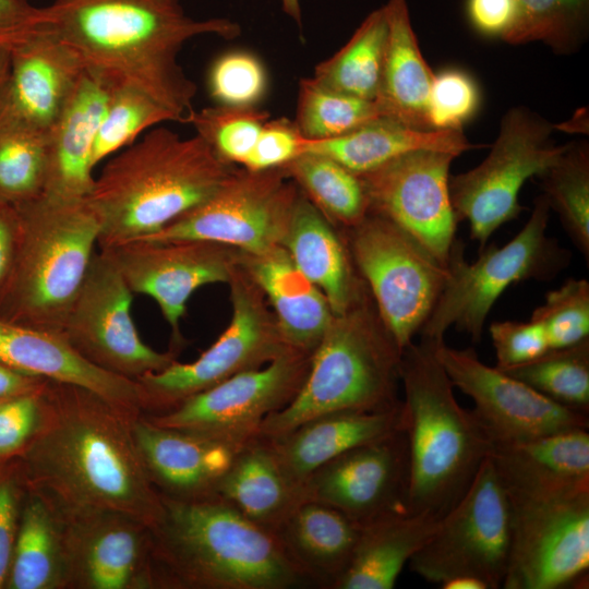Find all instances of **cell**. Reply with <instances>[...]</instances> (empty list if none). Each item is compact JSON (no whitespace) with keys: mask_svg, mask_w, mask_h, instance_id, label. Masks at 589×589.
Masks as SVG:
<instances>
[{"mask_svg":"<svg viewBox=\"0 0 589 589\" xmlns=\"http://www.w3.org/2000/svg\"><path fill=\"white\" fill-rule=\"evenodd\" d=\"M40 395L26 455L38 493L63 515L113 513L155 528L164 505L134 440L137 416L73 385L46 381Z\"/></svg>","mask_w":589,"mask_h":589,"instance_id":"cell-1","label":"cell"},{"mask_svg":"<svg viewBox=\"0 0 589 589\" xmlns=\"http://www.w3.org/2000/svg\"><path fill=\"white\" fill-rule=\"evenodd\" d=\"M44 25L68 44L84 65L113 82L132 85L184 121L196 86L178 56L190 39L216 35L233 39L237 22L195 20L179 0H56Z\"/></svg>","mask_w":589,"mask_h":589,"instance_id":"cell-2","label":"cell"},{"mask_svg":"<svg viewBox=\"0 0 589 589\" xmlns=\"http://www.w3.org/2000/svg\"><path fill=\"white\" fill-rule=\"evenodd\" d=\"M237 169L197 134L155 127L106 160L87 201L99 249L153 235L212 195Z\"/></svg>","mask_w":589,"mask_h":589,"instance_id":"cell-3","label":"cell"},{"mask_svg":"<svg viewBox=\"0 0 589 589\" xmlns=\"http://www.w3.org/2000/svg\"><path fill=\"white\" fill-rule=\"evenodd\" d=\"M161 498L163 517L151 529L156 585L189 589H289L305 585L274 533L221 497L161 494Z\"/></svg>","mask_w":589,"mask_h":589,"instance_id":"cell-4","label":"cell"},{"mask_svg":"<svg viewBox=\"0 0 589 589\" xmlns=\"http://www.w3.org/2000/svg\"><path fill=\"white\" fill-rule=\"evenodd\" d=\"M436 344L424 338L409 344L399 373L409 445L406 509L443 518L489 457L492 440L472 410L457 402L454 385L435 356Z\"/></svg>","mask_w":589,"mask_h":589,"instance_id":"cell-5","label":"cell"},{"mask_svg":"<svg viewBox=\"0 0 589 589\" xmlns=\"http://www.w3.org/2000/svg\"><path fill=\"white\" fill-rule=\"evenodd\" d=\"M401 353L368 289L346 312L333 316L300 390L288 406L263 420L259 436L277 438L333 412L400 406Z\"/></svg>","mask_w":589,"mask_h":589,"instance_id":"cell-6","label":"cell"},{"mask_svg":"<svg viewBox=\"0 0 589 589\" xmlns=\"http://www.w3.org/2000/svg\"><path fill=\"white\" fill-rule=\"evenodd\" d=\"M17 209L19 238L0 318L62 332L98 247V217L87 199L41 195Z\"/></svg>","mask_w":589,"mask_h":589,"instance_id":"cell-7","label":"cell"},{"mask_svg":"<svg viewBox=\"0 0 589 589\" xmlns=\"http://www.w3.org/2000/svg\"><path fill=\"white\" fill-rule=\"evenodd\" d=\"M550 211L545 196H538L516 237L501 248L486 244L471 264L465 259L464 243L455 240L447 260V280L420 330L421 338L442 342L448 328L455 326L478 342L492 306L512 284L552 279L565 268L569 253L546 236Z\"/></svg>","mask_w":589,"mask_h":589,"instance_id":"cell-8","label":"cell"},{"mask_svg":"<svg viewBox=\"0 0 589 589\" xmlns=\"http://www.w3.org/2000/svg\"><path fill=\"white\" fill-rule=\"evenodd\" d=\"M348 230V250L380 317L401 350L412 342L448 277L417 239L374 213Z\"/></svg>","mask_w":589,"mask_h":589,"instance_id":"cell-9","label":"cell"},{"mask_svg":"<svg viewBox=\"0 0 589 589\" xmlns=\"http://www.w3.org/2000/svg\"><path fill=\"white\" fill-rule=\"evenodd\" d=\"M554 125L525 107L509 109L489 155L474 168L449 177V195L457 223L469 224L470 238L482 250L505 223L522 212L519 191L563 153L566 144L552 139Z\"/></svg>","mask_w":589,"mask_h":589,"instance_id":"cell-10","label":"cell"},{"mask_svg":"<svg viewBox=\"0 0 589 589\" xmlns=\"http://www.w3.org/2000/svg\"><path fill=\"white\" fill-rule=\"evenodd\" d=\"M228 284L232 314L217 340L195 361H175L136 380L145 411L166 412L236 374L266 365L292 348L285 340L263 291L242 263Z\"/></svg>","mask_w":589,"mask_h":589,"instance_id":"cell-11","label":"cell"},{"mask_svg":"<svg viewBox=\"0 0 589 589\" xmlns=\"http://www.w3.org/2000/svg\"><path fill=\"white\" fill-rule=\"evenodd\" d=\"M510 538L509 498L488 457L464 496L409 560V568L438 585L472 576L489 589H498L507 570Z\"/></svg>","mask_w":589,"mask_h":589,"instance_id":"cell-12","label":"cell"},{"mask_svg":"<svg viewBox=\"0 0 589 589\" xmlns=\"http://www.w3.org/2000/svg\"><path fill=\"white\" fill-rule=\"evenodd\" d=\"M300 190L280 168H237L206 200L147 240H204L257 254L283 245ZM133 241V240H132Z\"/></svg>","mask_w":589,"mask_h":589,"instance_id":"cell-13","label":"cell"},{"mask_svg":"<svg viewBox=\"0 0 589 589\" xmlns=\"http://www.w3.org/2000/svg\"><path fill=\"white\" fill-rule=\"evenodd\" d=\"M133 296L110 252L99 249L61 333L95 365L136 381L167 368L178 354L143 341L131 315Z\"/></svg>","mask_w":589,"mask_h":589,"instance_id":"cell-14","label":"cell"},{"mask_svg":"<svg viewBox=\"0 0 589 589\" xmlns=\"http://www.w3.org/2000/svg\"><path fill=\"white\" fill-rule=\"evenodd\" d=\"M312 353L289 348L264 366L236 374L166 412L146 418L184 432L251 441L267 416L296 397L309 373Z\"/></svg>","mask_w":589,"mask_h":589,"instance_id":"cell-15","label":"cell"},{"mask_svg":"<svg viewBox=\"0 0 589 589\" xmlns=\"http://www.w3.org/2000/svg\"><path fill=\"white\" fill-rule=\"evenodd\" d=\"M508 498L512 538L502 588L562 589L584 585L589 570V494Z\"/></svg>","mask_w":589,"mask_h":589,"instance_id":"cell-16","label":"cell"},{"mask_svg":"<svg viewBox=\"0 0 589 589\" xmlns=\"http://www.w3.org/2000/svg\"><path fill=\"white\" fill-rule=\"evenodd\" d=\"M456 157L416 149L358 175L369 212L402 228L445 264L458 224L449 195V168Z\"/></svg>","mask_w":589,"mask_h":589,"instance_id":"cell-17","label":"cell"},{"mask_svg":"<svg viewBox=\"0 0 589 589\" xmlns=\"http://www.w3.org/2000/svg\"><path fill=\"white\" fill-rule=\"evenodd\" d=\"M134 294L151 297L171 330L170 350L184 345L180 322L193 292L206 285L229 283L242 262V252L204 240L136 239L110 249Z\"/></svg>","mask_w":589,"mask_h":589,"instance_id":"cell-18","label":"cell"},{"mask_svg":"<svg viewBox=\"0 0 589 589\" xmlns=\"http://www.w3.org/2000/svg\"><path fill=\"white\" fill-rule=\"evenodd\" d=\"M435 356L454 387L474 401L473 414L492 443L527 441L572 429H588V414L561 406L524 382L483 363L472 348L445 341Z\"/></svg>","mask_w":589,"mask_h":589,"instance_id":"cell-19","label":"cell"},{"mask_svg":"<svg viewBox=\"0 0 589 589\" xmlns=\"http://www.w3.org/2000/svg\"><path fill=\"white\" fill-rule=\"evenodd\" d=\"M408 483L409 445L404 426L322 465L304 481L303 493L363 526L406 509Z\"/></svg>","mask_w":589,"mask_h":589,"instance_id":"cell-20","label":"cell"},{"mask_svg":"<svg viewBox=\"0 0 589 589\" xmlns=\"http://www.w3.org/2000/svg\"><path fill=\"white\" fill-rule=\"evenodd\" d=\"M61 516L68 585L89 589L156 585L149 528L113 513Z\"/></svg>","mask_w":589,"mask_h":589,"instance_id":"cell-21","label":"cell"},{"mask_svg":"<svg viewBox=\"0 0 589 589\" xmlns=\"http://www.w3.org/2000/svg\"><path fill=\"white\" fill-rule=\"evenodd\" d=\"M0 362L26 375L85 388L131 414L145 411L136 381L95 365L61 332L0 318Z\"/></svg>","mask_w":589,"mask_h":589,"instance_id":"cell-22","label":"cell"},{"mask_svg":"<svg viewBox=\"0 0 589 589\" xmlns=\"http://www.w3.org/2000/svg\"><path fill=\"white\" fill-rule=\"evenodd\" d=\"M84 70L77 53L43 25L10 48L4 110L48 133Z\"/></svg>","mask_w":589,"mask_h":589,"instance_id":"cell-23","label":"cell"},{"mask_svg":"<svg viewBox=\"0 0 589 589\" xmlns=\"http://www.w3.org/2000/svg\"><path fill=\"white\" fill-rule=\"evenodd\" d=\"M132 431L152 482L161 494L177 498L216 495L220 480L250 442L160 426L142 414L133 419Z\"/></svg>","mask_w":589,"mask_h":589,"instance_id":"cell-24","label":"cell"},{"mask_svg":"<svg viewBox=\"0 0 589 589\" xmlns=\"http://www.w3.org/2000/svg\"><path fill=\"white\" fill-rule=\"evenodd\" d=\"M489 458L512 497L550 500L589 494L588 429L492 443Z\"/></svg>","mask_w":589,"mask_h":589,"instance_id":"cell-25","label":"cell"},{"mask_svg":"<svg viewBox=\"0 0 589 589\" xmlns=\"http://www.w3.org/2000/svg\"><path fill=\"white\" fill-rule=\"evenodd\" d=\"M113 81L85 67L59 118L48 132L45 196L83 200L94 184L93 146Z\"/></svg>","mask_w":589,"mask_h":589,"instance_id":"cell-26","label":"cell"},{"mask_svg":"<svg viewBox=\"0 0 589 589\" xmlns=\"http://www.w3.org/2000/svg\"><path fill=\"white\" fill-rule=\"evenodd\" d=\"M361 526L334 507L303 500L273 531L305 585L334 589L346 572Z\"/></svg>","mask_w":589,"mask_h":589,"instance_id":"cell-27","label":"cell"},{"mask_svg":"<svg viewBox=\"0 0 589 589\" xmlns=\"http://www.w3.org/2000/svg\"><path fill=\"white\" fill-rule=\"evenodd\" d=\"M405 426L404 404L382 411H339L311 419L287 434L268 440L286 472L303 485L318 467L357 446ZM264 438V437H263Z\"/></svg>","mask_w":589,"mask_h":589,"instance_id":"cell-28","label":"cell"},{"mask_svg":"<svg viewBox=\"0 0 589 589\" xmlns=\"http://www.w3.org/2000/svg\"><path fill=\"white\" fill-rule=\"evenodd\" d=\"M242 266L271 304L287 344L313 352L334 316L325 294L283 245L257 254L242 252Z\"/></svg>","mask_w":589,"mask_h":589,"instance_id":"cell-29","label":"cell"},{"mask_svg":"<svg viewBox=\"0 0 589 589\" xmlns=\"http://www.w3.org/2000/svg\"><path fill=\"white\" fill-rule=\"evenodd\" d=\"M283 247L302 274L325 294L334 315L346 312L368 291L348 247L301 191Z\"/></svg>","mask_w":589,"mask_h":589,"instance_id":"cell-30","label":"cell"},{"mask_svg":"<svg viewBox=\"0 0 589 589\" xmlns=\"http://www.w3.org/2000/svg\"><path fill=\"white\" fill-rule=\"evenodd\" d=\"M383 9L388 31L374 103L383 117L417 130L434 131L428 108L435 74L419 48L407 2L388 0Z\"/></svg>","mask_w":589,"mask_h":589,"instance_id":"cell-31","label":"cell"},{"mask_svg":"<svg viewBox=\"0 0 589 589\" xmlns=\"http://www.w3.org/2000/svg\"><path fill=\"white\" fill-rule=\"evenodd\" d=\"M442 518L399 509L361 526L351 561L334 589H392Z\"/></svg>","mask_w":589,"mask_h":589,"instance_id":"cell-32","label":"cell"},{"mask_svg":"<svg viewBox=\"0 0 589 589\" xmlns=\"http://www.w3.org/2000/svg\"><path fill=\"white\" fill-rule=\"evenodd\" d=\"M216 495L271 532L305 500L303 485L286 474L268 441L259 435L239 452Z\"/></svg>","mask_w":589,"mask_h":589,"instance_id":"cell-33","label":"cell"},{"mask_svg":"<svg viewBox=\"0 0 589 589\" xmlns=\"http://www.w3.org/2000/svg\"><path fill=\"white\" fill-rule=\"evenodd\" d=\"M473 147L462 130H417L380 116L339 137L308 140L303 152L328 156L352 172L361 175L416 149L444 151L459 156Z\"/></svg>","mask_w":589,"mask_h":589,"instance_id":"cell-34","label":"cell"},{"mask_svg":"<svg viewBox=\"0 0 589 589\" xmlns=\"http://www.w3.org/2000/svg\"><path fill=\"white\" fill-rule=\"evenodd\" d=\"M67 585L63 520L59 510L37 492L23 508L5 587L55 589Z\"/></svg>","mask_w":589,"mask_h":589,"instance_id":"cell-35","label":"cell"},{"mask_svg":"<svg viewBox=\"0 0 589 589\" xmlns=\"http://www.w3.org/2000/svg\"><path fill=\"white\" fill-rule=\"evenodd\" d=\"M387 31L385 12L381 7L368 14L336 53L315 67L312 77L334 92L374 101Z\"/></svg>","mask_w":589,"mask_h":589,"instance_id":"cell-36","label":"cell"},{"mask_svg":"<svg viewBox=\"0 0 589 589\" xmlns=\"http://www.w3.org/2000/svg\"><path fill=\"white\" fill-rule=\"evenodd\" d=\"M329 221L349 229L369 213L359 176L333 158L303 152L283 167Z\"/></svg>","mask_w":589,"mask_h":589,"instance_id":"cell-37","label":"cell"},{"mask_svg":"<svg viewBox=\"0 0 589 589\" xmlns=\"http://www.w3.org/2000/svg\"><path fill=\"white\" fill-rule=\"evenodd\" d=\"M48 166V133L0 115V203L23 206L41 196Z\"/></svg>","mask_w":589,"mask_h":589,"instance_id":"cell-38","label":"cell"},{"mask_svg":"<svg viewBox=\"0 0 589 589\" xmlns=\"http://www.w3.org/2000/svg\"><path fill=\"white\" fill-rule=\"evenodd\" d=\"M513 21L502 36L512 45L541 41L557 55H570L587 37L589 0H513Z\"/></svg>","mask_w":589,"mask_h":589,"instance_id":"cell-39","label":"cell"},{"mask_svg":"<svg viewBox=\"0 0 589 589\" xmlns=\"http://www.w3.org/2000/svg\"><path fill=\"white\" fill-rule=\"evenodd\" d=\"M541 189L575 247L589 260V145L566 144L563 153L540 176Z\"/></svg>","mask_w":589,"mask_h":589,"instance_id":"cell-40","label":"cell"},{"mask_svg":"<svg viewBox=\"0 0 589 589\" xmlns=\"http://www.w3.org/2000/svg\"><path fill=\"white\" fill-rule=\"evenodd\" d=\"M502 371L561 406L589 412V338Z\"/></svg>","mask_w":589,"mask_h":589,"instance_id":"cell-41","label":"cell"},{"mask_svg":"<svg viewBox=\"0 0 589 589\" xmlns=\"http://www.w3.org/2000/svg\"><path fill=\"white\" fill-rule=\"evenodd\" d=\"M167 121L178 119L141 89L113 82L93 146L94 167L131 145L143 132Z\"/></svg>","mask_w":589,"mask_h":589,"instance_id":"cell-42","label":"cell"},{"mask_svg":"<svg viewBox=\"0 0 589 589\" xmlns=\"http://www.w3.org/2000/svg\"><path fill=\"white\" fill-rule=\"evenodd\" d=\"M380 116L374 101L334 92L312 76L300 81L294 123L306 140L339 137Z\"/></svg>","mask_w":589,"mask_h":589,"instance_id":"cell-43","label":"cell"},{"mask_svg":"<svg viewBox=\"0 0 589 589\" xmlns=\"http://www.w3.org/2000/svg\"><path fill=\"white\" fill-rule=\"evenodd\" d=\"M268 118L269 113L257 107L215 105L192 109L184 121L224 160L243 167Z\"/></svg>","mask_w":589,"mask_h":589,"instance_id":"cell-44","label":"cell"},{"mask_svg":"<svg viewBox=\"0 0 589 589\" xmlns=\"http://www.w3.org/2000/svg\"><path fill=\"white\" fill-rule=\"evenodd\" d=\"M530 320L539 323L550 349L569 347L589 338V283L568 278L560 288L546 292L543 304Z\"/></svg>","mask_w":589,"mask_h":589,"instance_id":"cell-45","label":"cell"},{"mask_svg":"<svg viewBox=\"0 0 589 589\" xmlns=\"http://www.w3.org/2000/svg\"><path fill=\"white\" fill-rule=\"evenodd\" d=\"M206 84L216 105L257 107L267 93L268 76L256 55L238 49L227 51L213 61Z\"/></svg>","mask_w":589,"mask_h":589,"instance_id":"cell-46","label":"cell"},{"mask_svg":"<svg viewBox=\"0 0 589 589\" xmlns=\"http://www.w3.org/2000/svg\"><path fill=\"white\" fill-rule=\"evenodd\" d=\"M480 94L476 82L467 73L450 69L434 75L428 118L432 130H462L477 112Z\"/></svg>","mask_w":589,"mask_h":589,"instance_id":"cell-47","label":"cell"},{"mask_svg":"<svg viewBox=\"0 0 589 589\" xmlns=\"http://www.w3.org/2000/svg\"><path fill=\"white\" fill-rule=\"evenodd\" d=\"M489 330L495 368L501 370L534 360L550 349L543 327L532 320L493 322Z\"/></svg>","mask_w":589,"mask_h":589,"instance_id":"cell-48","label":"cell"},{"mask_svg":"<svg viewBox=\"0 0 589 589\" xmlns=\"http://www.w3.org/2000/svg\"><path fill=\"white\" fill-rule=\"evenodd\" d=\"M41 388L0 399V458L12 456L27 446L39 430L43 419Z\"/></svg>","mask_w":589,"mask_h":589,"instance_id":"cell-49","label":"cell"},{"mask_svg":"<svg viewBox=\"0 0 589 589\" xmlns=\"http://www.w3.org/2000/svg\"><path fill=\"white\" fill-rule=\"evenodd\" d=\"M306 141L294 121L268 119L242 168L257 171L284 167L302 154Z\"/></svg>","mask_w":589,"mask_h":589,"instance_id":"cell-50","label":"cell"},{"mask_svg":"<svg viewBox=\"0 0 589 589\" xmlns=\"http://www.w3.org/2000/svg\"><path fill=\"white\" fill-rule=\"evenodd\" d=\"M45 8L27 0H0V45L13 47L45 23Z\"/></svg>","mask_w":589,"mask_h":589,"instance_id":"cell-51","label":"cell"},{"mask_svg":"<svg viewBox=\"0 0 589 589\" xmlns=\"http://www.w3.org/2000/svg\"><path fill=\"white\" fill-rule=\"evenodd\" d=\"M17 490L10 479L0 481V588L5 586L19 526Z\"/></svg>","mask_w":589,"mask_h":589,"instance_id":"cell-52","label":"cell"},{"mask_svg":"<svg viewBox=\"0 0 589 589\" xmlns=\"http://www.w3.org/2000/svg\"><path fill=\"white\" fill-rule=\"evenodd\" d=\"M467 14L474 29L490 37H500L514 16L513 0H467Z\"/></svg>","mask_w":589,"mask_h":589,"instance_id":"cell-53","label":"cell"},{"mask_svg":"<svg viewBox=\"0 0 589 589\" xmlns=\"http://www.w3.org/2000/svg\"><path fill=\"white\" fill-rule=\"evenodd\" d=\"M19 230L17 207L0 203V290L4 289L13 266Z\"/></svg>","mask_w":589,"mask_h":589,"instance_id":"cell-54","label":"cell"},{"mask_svg":"<svg viewBox=\"0 0 589 589\" xmlns=\"http://www.w3.org/2000/svg\"><path fill=\"white\" fill-rule=\"evenodd\" d=\"M48 380L26 375L0 362V399L39 390Z\"/></svg>","mask_w":589,"mask_h":589,"instance_id":"cell-55","label":"cell"},{"mask_svg":"<svg viewBox=\"0 0 589 589\" xmlns=\"http://www.w3.org/2000/svg\"><path fill=\"white\" fill-rule=\"evenodd\" d=\"M10 73V48L0 45V115L4 107Z\"/></svg>","mask_w":589,"mask_h":589,"instance_id":"cell-56","label":"cell"},{"mask_svg":"<svg viewBox=\"0 0 589 589\" xmlns=\"http://www.w3.org/2000/svg\"><path fill=\"white\" fill-rule=\"evenodd\" d=\"M442 589H489L481 579L472 576H457L440 584Z\"/></svg>","mask_w":589,"mask_h":589,"instance_id":"cell-57","label":"cell"},{"mask_svg":"<svg viewBox=\"0 0 589 589\" xmlns=\"http://www.w3.org/2000/svg\"><path fill=\"white\" fill-rule=\"evenodd\" d=\"M554 129H560L568 132L588 133V116L587 109L578 110L575 116L561 125H554Z\"/></svg>","mask_w":589,"mask_h":589,"instance_id":"cell-58","label":"cell"},{"mask_svg":"<svg viewBox=\"0 0 589 589\" xmlns=\"http://www.w3.org/2000/svg\"><path fill=\"white\" fill-rule=\"evenodd\" d=\"M281 8L285 14L292 19L299 27L302 24L300 0H280Z\"/></svg>","mask_w":589,"mask_h":589,"instance_id":"cell-59","label":"cell"}]
</instances>
